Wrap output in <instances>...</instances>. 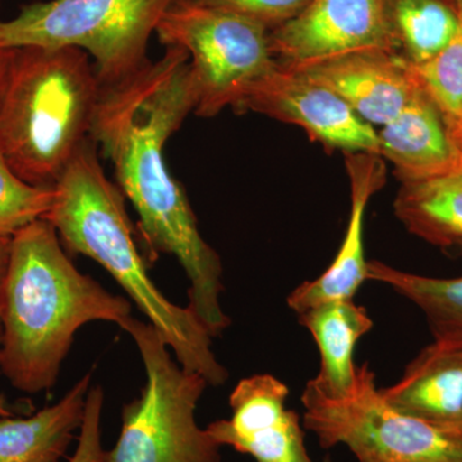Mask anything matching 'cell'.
Listing matches in <instances>:
<instances>
[{"instance_id": "cell-1", "label": "cell", "mask_w": 462, "mask_h": 462, "mask_svg": "<svg viewBox=\"0 0 462 462\" xmlns=\"http://www.w3.org/2000/svg\"><path fill=\"white\" fill-rule=\"evenodd\" d=\"M199 96L187 51L167 48L156 62L103 87L90 139L114 163L118 188L139 216L152 254H171L190 282L189 309L212 338L230 325L223 311V263L203 239L180 182L165 161V145L196 111Z\"/></svg>"}, {"instance_id": "cell-2", "label": "cell", "mask_w": 462, "mask_h": 462, "mask_svg": "<svg viewBox=\"0 0 462 462\" xmlns=\"http://www.w3.org/2000/svg\"><path fill=\"white\" fill-rule=\"evenodd\" d=\"M130 316L126 298L76 269L50 221H33L12 236L0 284V369L12 387L29 394L53 388L76 331Z\"/></svg>"}, {"instance_id": "cell-3", "label": "cell", "mask_w": 462, "mask_h": 462, "mask_svg": "<svg viewBox=\"0 0 462 462\" xmlns=\"http://www.w3.org/2000/svg\"><path fill=\"white\" fill-rule=\"evenodd\" d=\"M53 193L44 218L53 225L66 251L89 257L111 273L162 336L182 369L199 374L208 385L224 384L229 374L212 351L214 338L189 307L170 302L148 275L123 191L106 176L90 138L76 152Z\"/></svg>"}, {"instance_id": "cell-4", "label": "cell", "mask_w": 462, "mask_h": 462, "mask_svg": "<svg viewBox=\"0 0 462 462\" xmlns=\"http://www.w3.org/2000/svg\"><path fill=\"white\" fill-rule=\"evenodd\" d=\"M102 89L84 51L16 50L0 96V151L18 178L54 187L90 138Z\"/></svg>"}, {"instance_id": "cell-5", "label": "cell", "mask_w": 462, "mask_h": 462, "mask_svg": "<svg viewBox=\"0 0 462 462\" xmlns=\"http://www.w3.org/2000/svg\"><path fill=\"white\" fill-rule=\"evenodd\" d=\"M118 327L138 346L147 380L123 407L120 437L105 462H221L220 446L196 420L206 379L172 360L153 325L130 316Z\"/></svg>"}, {"instance_id": "cell-6", "label": "cell", "mask_w": 462, "mask_h": 462, "mask_svg": "<svg viewBox=\"0 0 462 462\" xmlns=\"http://www.w3.org/2000/svg\"><path fill=\"white\" fill-rule=\"evenodd\" d=\"M175 0H50L0 21V50L78 48L93 57L103 87L125 80L147 60L149 39Z\"/></svg>"}, {"instance_id": "cell-7", "label": "cell", "mask_w": 462, "mask_h": 462, "mask_svg": "<svg viewBox=\"0 0 462 462\" xmlns=\"http://www.w3.org/2000/svg\"><path fill=\"white\" fill-rule=\"evenodd\" d=\"M375 380L367 363L357 366L354 387L342 396L325 393L309 380L303 427L324 448L348 447L357 462H462V437L398 411Z\"/></svg>"}, {"instance_id": "cell-8", "label": "cell", "mask_w": 462, "mask_h": 462, "mask_svg": "<svg viewBox=\"0 0 462 462\" xmlns=\"http://www.w3.org/2000/svg\"><path fill=\"white\" fill-rule=\"evenodd\" d=\"M156 33L161 44L189 56L199 96L194 114L200 117L236 109L249 89L278 65L266 26L193 0H175Z\"/></svg>"}, {"instance_id": "cell-9", "label": "cell", "mask_w": 462, "mask_h": 462, "mask_svg": "<svg viewBox=\"0 0 462 462\" xmlns=\"http://www.w3.org/2000/svg\"><path fill=\"white\" fill-rule=\"evenodd\" d=\"M270 42L276 62L285 67L356 51L398 54L389 0H311L296 17L270 32Z\"/></svg>"}, {"instance_id": "cell-10", "label": "cell", "mask_w": 462, "mask_h": 462, "mask_svg": "<svg viewBox=\"0 0 462 462\" xmlns=\"http://www.w3.org/2000/svg\"><path fill=\"white\" fill-rule=\"evenodd\" d=\"M236 111L297 125L314 141L346 153L379 154L378 132L334 91L298 71L276 65L240 102Z\"/></svg>"}, {"instance_id": "cell-11", "label": "cell", "mask_w": 462, "mask_h": 462, "mask_svg": "<svg viewBox=\"0 0 462 462\" xmlns=\"http://www.w3.org/2000/svg\"><path fill=\"white\" fill-rule=\"evenodd\" d=\"M289 388L270 374L242 379L230 394L231 418L211 422L207 433L256 462H314L300 415L287 407Z\"/></svg>"}, {"instance_id": "cell-12", "label": "cell", "mask_w": 462, "mask_h": 462, "mask_svg": "<svg viewBox=\"0 0 462 462\" xmlns=\"http://www.w3.org/2000/svg\"><path fill=\"white\" fill-rule=\"evenodd\" d=\"M289 69L334 91L372 126L393 120L420 90L403 58L383 51H356Z\"/></svg>"}, {"instance_id": "cell-13", "label": "cell", "mask_w": 462, "mask_h": 462, "mask_svg": "<svg viewBox=\"0 0 462 462\" xmlns=\"http://www.w3.org/2000/svg\"><path fill=\"white\" fill-rule=\"evenodd\" d=\"M346 166L351 182V216L345 239L333 263L319 278L303 282L289 294V309L296 314L329 300H354L367 281L365 212L370 199L384 185L387 170L379 154L366 152L346 153Z\"/></svg>"}, {"instance_id": "cell-14", "label": "cell", "mask_w": 462, "mask_h": 462, "mask_svg": "<svg viewBox=\"0 0 462 462\" xmlns=\"http://www.w3.org/2000/svg\"><path fill=\"white\" fill-rule=\"evenodd\" d=\"M383 396L398 411L462 437V348L433 342Z\"/></svg>"}, {"instance_id": "cell-15", "label": "cell", "mask_w": 462, "mask_h": 462, "mask_svg": "<svg viewBox=\"0 0 462 462\" xmlns=\"http://www.w3.org/2000/svg\"><path fill=\"white\" fill-rule=\"evenodd\" d=\"M378 139L379 156L393 165L401 184L430 180L462 165L461 149L421 90L383 125Z\"/></svg>"}, {"instance_id": "cell-16", "label": "cell", "mask_w": 462, "mask_h": 462, "mask_svg": "<svg viewBox=\"0 0 462 462\" xmlns=\"http://www.w3.org/2000/svg\"><path fill=\"white\" fill-rule=\"evenodd\" d=\"M91 374L51 406L27 418L0 416V462H63L84 422Z\"/></svg>"}, {"instance_id": "cell-17", "label": "cell", "mask_w": 462, "mask_h": 462, "mask_svg": "<svg viewBox=\"0 0 462 462\" xmlns=\"http://www.w3.org/2000/svg\"><path fill=\"white\" fill-rule=\"evenodd\" d=\"M297 318L320 351V370L312 379L315 384L331 396L348 393L357 370L356 345L374 327L366 309L354 300H329L298 312Z\"/></svg>"}, {"instance_id": "cell-18", "label": "cell", "mask_w": 462, "mask_h": 462, "mask_svg": "<svg viewBox=\"0 0 462 462\" xmlns=\"http://www.w3.org/2000/svg\"><path fill=\"white\" fill-rule=\"evenodd\" d=\"M393 209L413 236L462 256V165L430 180L401 184Z\"/></svg>"}, {"instance_id": "cell-19", "label": "cell", "mask_w": 462, "mask_h": 462, "mask_svg": "<svg viewBox=\"0 0 462 462\" xmlns=\"http://www.w3.org/2000/svg\"><path fill=\"white\" fill-rule=\"evenodd\" d=\"M367 281L388 285L418 307L434 342L462 348V275L433 278L369 261Z\"/></svg>"}, {"instance_id": "cell-20", "label": "cell", "mask_w": 462, "mask_h": 462, "mask_svg": "<svg viewBox=\"0 0 462 462\" xmlns=\"http://www.w3.org/2000/svg\"><path fill=\"white\" fill-rule=\"evenodd\" d=\"M398 54L412 65L436 56L461 26L457 9L445 0H389Z\"/></svg>"}, {"instance_id": "cell-21", "label": "cell", "mask_w": 462, "mask_h": 462, "mask_svg": "<svg viewBox=\"0 0 462 462\" xmlns=\"http://www.w3.org/2000/svg\"><path fill=\"white\" fill-rule=\"evenodd\" d=\"M404 63L462 151V16L460 30L445 50L419 65Z\"/></svg>"}, {"instance_id": "cell-22", "label": "cell", "mask_w": 462, "mask_h": 462, "mask_svg": "<svg viewBox=\"0 0 462 462\" xmlns=\"http://www.w3.org/2000/svg\"><path fill=\"white\" fill-rule=\"evenodd\" d=\"M53 188L35 187L18 178L0 151V233L17 231L41 220L50 212Z\"/></svg>"}, {"instance_id": "cell-23", "label": "cell", "mask_w": 462, "mask_h": 462, "mask_svg": "<svg viewBox=\"0 0 462 462\" xmlns=\"http://www.w3.org/2000/svg\"><path fill=\"white\" fill-rule=\"evenodd\" d=\"M193 2L247 17L266 26L272 32L296 17L311 0H193Z\"/></svg>"}, {"instance_id": "cell-24", "label": "cell", "mask_w": 462, "mask_h": 462, "mask_svg": "<svg viewBox=\"0 0 462 462\" xmlns=\"http://www.w3.org/2000/svg\"><path fill=\"white\" fill-rule=\"evenodd\" d=\"M103 389L91 387L88 392L87 407H85L84 422L80 428L78 448L69 462H105V449L102 448Z\"/></svg>"}, {"instance_id": "cell-25", "label": "cell", "mask_w": 462, "mask_h": 462, "mask_svg": "<svg viewBox=\"0 0 462 462\" xmlns=\"http://www.w3.org/2000/svg\"><path fill=\"white\" fill-rule=\"evenodd\" d=\"M16 50H0V96L5 89Z\"/></svg>"}, {"instance_id": "cell-26", "label": "cell", "mask_w": 462, "mask_h": 462, "mask_svg": "<svg viewBox=\"0 0 462 462\" xmlns=\"http://www.w3.org/2000/svg\"><path fill=\"white\" fill-rule=\"evenodd\" d=\"M12 236L0 233V284L5 279L11 254Z\"/></svg>"}, {"instance_id": "cell-27", "label": "cell", "mask_w": 462, "mask_h": 462, "mask_svg": "<svg viewBox=\"0 0 462 462\" xmlns=\"http://www.w3.org/2000/svg\"><path fill=\"white\" fill-rule=\"evenodd\" d=\"M12 412L11 404H9L7 398L0 394V416H11Z\"/></svg>"}, {"instance_id": "cell-28", "label": "cell", "mask_w": 462, "mask_h": 462, "mask_svg": "<svg viewBox=\"0 0 462 462\" xmlns=\"http://www.w3.org/2000/svg\"><path fill=\"white\" fill-rule=\"evenodd\" d=\"M452 3H454L455 8L457 9L460 16H462V0H452Z\"/></svg>"}, {"instance_id": "cell-29", "label": "cell", "mask_w": 462, "mask_h": 462, "mask_svg": "<svg viewBox=\"0 0 462 462\" xmlns=\"http://www.w3.org/2000/svg\"><path fill=\"white\" fill-rule=\"evenodd\" d=\"M0 356H2V324H0ZM0 375H2V369H0Z\"/></svg>"}, {"instance_id": "cell-30", "label": "cell", "mask_w": 462, "mask_h": 462, "mask_svg": "<svg viewBox=\"0 0 462 462\" xmlns=\"http://www.w3.org/2000/svg\"><path fill=\"white\" fill-rule=\"evenodd\" d=\"M325 462H330V460H327V461H325Z\"/></svg>"}]
</instances>
